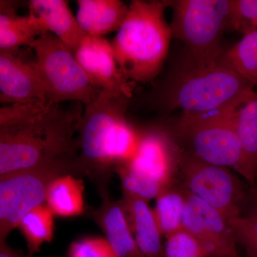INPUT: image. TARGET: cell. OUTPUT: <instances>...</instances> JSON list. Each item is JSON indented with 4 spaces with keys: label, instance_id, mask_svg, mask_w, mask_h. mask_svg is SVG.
Wrapping results in <instances>:
<instances>
[{
    "label": "cell",
    "instance_id": "5",
    "mask_svg": "<svg viewBox=\"0 0 257 257\" xmlns=\"http://www.w3.org/2000/svg\"><path fill=\"white\" fill-rule=\"evenodd\" d=\"M139 131L135 155L115 172L123 192L150 202L179 181L180 149L170 132L161 126Z\"/></svg>",
    "mask_w": 257,
    "mask_h": 257
},
{
    "label": "cell",
    "instance_id": "26",
    "mask_svg": "<svg viewBox=\"0 0 257 257\" xmlns=\"http://www.w3.org/2000/svg\"><path fill=\"white\" fill-rule=\"evenodd\" d=\"M231 28L243 35L257 32V0H231Z\"/></svg>",
    "mask_w": 257,
    "mask_h": 257
},
{
    "label": "cell",
    "instance_id": "11",
    "mask_svg": "<svg viewBox=\"0 0 257 257\" xmlns=\"http://www.w3.org/2000/svg\"><path fill=\"white\" fill-rule=\"evenodd\" d=\"M0 101L4 105L50 102L31 47L0 50Z\"/></svg>",
    "mask_w": 257,
    "mask_h": 257
},
{
    "label": "cell",
    "instance_id": "12",
    "mask_svg": "<svg viewBox=\"0 0 257 257\" xmlns=\"http://www.w3.org/2000/svg\"><path fill=\"white\" fill-rule=\"evenodd\" d=\"M183 228L197 239L208 257H239L229 220L187 190Z\"/></svg>",
    "mask_w": 257,
    "mask_h": 257
},
{
    "label": "cell",
    "instance_id": "20",
    "mask_svg": "<svg viewBox=\"0 0 257 257\" xmlns=\"http://www.w3.org/2000/svg\"><path fill=\"white\" fill-rule=\"evenodd\" d=\"M84 185L82 179L64 175L54 179L49 185L45 203L54 215L74 217L85 211Z\"/></svg>",
    "mask_w": 257,
    "mask_h": 257
},
{
    "label": "cell",
    "instance_id": "1",
    "mask_svg": "<svg viewBox=\"0 0 257 257\" xmlns=\"http://www.w3.org/2000/svg\"><path fill=\"white\" fill-rule=\"evenodd\" d=\"M84 105L50 102L0 108V177L77 157Z\"/></svg>",
    "mask_w": 257,
    "mask_h": 257
},
{
    "label": "cell",
    "instance_id": "4",
    "mask_svg": "<svg viewBox=\"0 0 257 257\" xmlns=\"http://www.w3.org/2000/svg\"><path fill=\"white\" fill-rule=\"evenodd\" d=\"M253 85L218 61L196 64L192 60L174 79L167 94L169 106L184 114H200L239 107L255 92Z\"/></svg>",
    "mask_w": 257,
    "mask_h": 257
},
{
    "label": "cell",
    "instance_id": "25",
    "mask_svg": "<svg viewBox=\"0 0 257 257\" xmlns=\"http://www.w3.org/2000/svg\"><path fill=\"white\" fill-rule=\"evenodd\" d=\"M229 222L246 257H257V214L241 215L229 219Z\"/></svg>",
    "mask_w": 257,
    "mask_h": 257
},
{
    "label": "cell",
    "instance_id": "2",
    "mask_svg": "<svg viewBox=\"0 0 257 257\" xmlns=\"http://www.w3.org/2000/svg\"><path fill=\"white\" fill-rule=\"evenodd\" d=\"M130 98L102 90L84 106L78 131L77 158L79 175L95 184L99 194L107 192L112 172L131 160L138 149L140 131L126 118Z\"/></svg>",
    "mask_w": 257,
    "mask_h": 257
},
{
    "label": "cell",
    "instance_id": "10",
    "mask_svg": "<svg viewBox=\"0 0 257 257\" xmlns=\"http://www.w3.org/2000/svg\"><path fill=\"white\" fill-rule=\"evenodd\" d=\"M178 179L188 192L228 220L242 215L248 192L230 169L203 162L180 150Z\"/></svg>",
    "mask_w": 257,
    "mask_h": 257
},
{
    "label": "cell",
    "instance_id": "18",
    "mask_svg": "<svg viewBox=\"0 0 257 257\" xmlns=\"http://www.w3.org/2000/svg\"><path fill=\"white\" fill-rule=\"evenodd\" d=\"M0 3V50L30 47L45 33L34 15L18 14L14 2L2 0Z\"/></svg>",
    "mask_w": 257,
    "mask_h": 257
},
{
    "label": "cell",
    "instance_id": "21",
    "mask_svg": "<svg viewBox=\"0 0 257 257\" xmlns=\"http://www.w3.org/2000/svg\"><path fill=\"white\" fill-rule=\"evenodd\" d=\"M187 189L179 181L156 198L154 214L161 232L165 238L183 228Z\"/></svg>",
    "mask_w": 257,
    "mask_h": 257
},
{
    "label": "cell",
    "instance_id": "8",
    "mask_svg": "<svg viewBox=\"0 0 257 257\" xmlns=\"http://www.w3.org/2000/svg\"><path fill=\"white\" fill-rule=\"evenodd\" d=\"M30 47L36 55L50 101L86 106L100 94L103 89L86 73L74 52L55 35L45 32Z\"/></svg>",
    "mask_w": 257,
    "mask_h": 257
},
{
    "label": "cell",
    "instance_id": "7",
    "mask_svg": "<svg viewBox=\"0 0 257 257\" xmlns=\"http://www.w3.org/2000/svg\"><path fill=\"white\" fill-rule=\"evenodd\" d=\"M172 37L185 45L191 60L206 65L215 63L224 53L221 40L231 28V0L171 1Z\"/></svg>",
    "mask_w": 257,
    "mask_h": 257
},
{
    "label": "cell",
    "instance_id": "14",
    "mask_svg": "<svg viewBox=\"0 0 257 257\" xmlns=\"http://www.w3.org/2000/svg\"><path fill=\"white\" fill-rule=\"evenodd\" d=\"M100 196V205L89 211L88 215L104 232L116 256L145 257L134 236L123 199L111 200L108 193Z\"/></svg>",
    "mask_w": 257,
    "mask_h": 257
},
{
    "label": "cell",
    "instance_id": "9",
    "mask_svg": "<svg viewBox=\"0 0 257 257\" xmlns=\"http://www.w3.org/2000/svg\"><path fill=\"white\" fill-rule=\"evenodd\" d=\"M77 158L62 159L0 177V241H6L24 216L44 204L54 179L64 175H79Z\"/></svg>",
    "mask_w": 257,
    "mask_h": 257
},
{
    "label": "cell",
    "instance_id": "6",
    "mask_svg": "<svg viewBox=\"0 0 257 257\" xmlns=\"http://www.w3.org/2000/svg\"><path fill=\"white\" fill-rule=\"evenodd\" d=\"M238 108L183 114L171 135L180 150L203 162L233 170L245 179L244 157L234 121Z\"/></svg>",
    "mask_w": 257,
    "mask_h": 257
},
{
    "label": "cell",
    "instance_id": "17",
    "mask_svg": "<svg viewBox=\"0 0 257 257\" xmlns=\"http://www.w3.org/2000/svg\"><path fill=\"white\" fill-rule=\"evenodd\" d=\"M77 18L89 36L104 37L117 32L127 15L128 6L119 0H78Z\"/></svg>",
    "mask_w": 257,
    "mask_h": 257
},
{
    "label": "cell",
    "instance_id": "22",
    "mask_svg": "<svg viewBox=\"0 0 257 257\" xmlns=\"http://www.w3.org/2000/svg\"><path fill=\"white\" fill-rule=\"evenodd\" d=\"M54 216L46 204H42L30 211L20 221L18 228L26 241L29 257L39 252L44 243L53 239Z\"/></svg>",
    "mask_w": 257,
    "mask_h": 257
},
{
    "label": "cell",
    "instance_id": "3",
    "mask_svg": "<svg viewBox=\"0 0 257 257\" xmlns=\"http://www.w3.org/2000/svg\"><path fill=\"white\" fill-rule=\"evenodd\" d=\"M171 1L133 0L111 42L119 68L130 82H151L162 70L172 38L165 10Z\"/></svg>",
    "mask_w": 257,
    "mask_h": 257
},
{
    "label": "cell",
    "instance_id": "29",
    "mask_svg": "<svg viewBox=\"0 0 257 257\" xmlns=\"http://www.w3.org/2000/svg\"><path fill=\"white\" fill-rule=\"evenodd\" d=\"M0 257H29L12 248L6 241H0Z\"/></svg>",
    "mask_w": 257,
    "mask_h": 257
},
{
    "label": "cell",
    "instance_id": "27",
    "mask_svg": "<svg viewBox=\"0 0 257 257\" xmlns=\"http://www.w3.org/2000/svg\"><path fill=\"white\" fill-rule=\"evenodd\" d=\"M67 257H118L109 242L102 237H86L69 246Z\"/></svg>",
    "mask_w": 257,
    "mask_h": 257
},
{
    "label": "cell",
    "instance_id": "15",
    "mask_svg": "<svg viewBox=\"0 0 257 257\" xmlns=\"http://www.w3.org/2000/svg\"><path fill=\"white\" fill-rule=\"evenodd\" d=\"M29 13L37 18L42 30L55 35L72 52L87 36L64 0H30Z\"/></svg>",
    "mask_w": 257,
    "mask_h": 257
},
{
    "label": "cell",
    "instance_id": "19",
    "mask_svg": "<svg viewBox=\"0 0 257 257\" xmlns=\"http://www.w3.org/2000/svg\"><path fill=\"white\" fill-rule=\"evenodd\" d=\"M234 121L244 157L245 179L251 188H254L257 179V92L236 109Z\"/></svg>",
    "mask_w": 257,
    "mask_h": 257
},
{
    "label": "cell",
    "instance_id": "24",
    "mask_svg": "<svg viewBox=\"0 0 257 257\" xmlns=\"http://www.w3.org/2000/svg\"><path fill=\"white\" fill-rule=\"evenodd\" d=\"M165 248L167 257H208L202 245L184 228L166 238Z\"/></svg>",
    "mask_w": 257,
    "mask_h": 257
},
{
    "label": "cell",
    "instance_id": "23",
    "mask_svg": "<svg viewBox=\"0 0 257 257\" xmlns=\"http://www.w3.org/2000/svg\"><path fill=\"white\" fill-rule=\"evenodd\" d=\"M219 62L257 86V32L243 35L236 45L225 51Z\"/></svg>",
    "mask_w": 257,
    "mask_h": 257
},
{
    "label": "cell",
    "instance_id": "13",
    "mask_svg": "<svg viewBox=\"0 0 257 257\" xmlns=\"http://www.w3.org/2000/svg\"><path fill=\"white\" fill-rule=\"evenodd\" d=\"M74 55L86 73L103 90L121 93L128 98L133 95V82L124 77L111 42L104 37L87 35Z\"/></svg>",
    "mask_w": 257,
    "mask_h": 257
},
{
    "label": "cell",
    "instance_id": "16",
    "mask_svg": "<svg viewBox=\"0 0 257 257\" xmlns=\"http://www.w3.org/2000/svg\"><path fill=\"white\" fill-rule=\"evenodd\" d=\"M122 199L134 236L143 256L167 257L163 235L148 201L125 192Z\"/></svg>",
    "mask_w": 257,
    "mask_h": 257
},
{
    "label": "cell",
    "instance_id": "28",
    "mask_svg": "<svg viewBox=\"0 0 257 257\" xmlns=\"http://www.w3.org/2000/svg\"><path fill=\"white\" fill-rule=\"evenodd\" d=\"M248 207V214L246 215H250V214H257V187L254 188H251L248 191L247 199L245 203L244 207Z\"/></svg>",
    "mask_w": 257,
    "mask_h": 257
}]
</instances>
